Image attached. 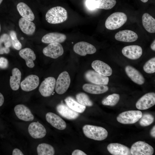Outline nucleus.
I'll return each instance as SVG.
<instances>
[{"mask_svg":"<svg viewBox=\"0 0 155 155\" xmlns=\"http://www.w3.org/2000/svg\"><path fill=\"white\" fill-rule=\"evenodd\" d=\"M150 134L151 136L153 137H155V126L154 125L150 131Z\"/></svg>","mask_w":155,"mask_h":155,"instance_id":"nucleus-43","label":"nucleus"},{"mask_svg":"<svg viewBox=\"0 0 155 155\" xmlns=\"http://www.w3.org/2000/svg\"><path fill=\"white\" fill-rule=\"evenodd\" d=\"M116 3L115 0H97L96 1L95 6L96 8L109 9L113 8Z\"/></svg>","mask_w":155,"mask_h":155,"instance_id":"nucleus-32","label":"nucleus"},{"mask_svg":"<svg viewBox=\"0 0 155 155\" xmlns=\"http://www.w3.org/2000/svg\"><path fill=\"white\" fill-rule=\"evenodd\" d=\"M127 20V15L124 13L115 12L108 17L105 21V26L109 30H114L118 29L126 22Z\"/></svg>","mask_w":155,"mask_h":155,"instance_id":"nucleus-3","label":"nucleus"},{"mask_svg":"<svg viewBox=\"0 0 155 155\" xmlns=\"http://www.w3.org/2000/svg\"><path fill=\"white\" fill-rule=\"evenodd\" d=\"M1 24H0V32H1Z\"/></svg>","mask_w":155,"mask_h":155,"instance_id":"nucleus-47","label":"nucleus"},{"mask_svg":"<svg viewBox=\"0 0 155 155\" xmlns=\"http://www.w3.org/2000/svg\"><path fill=\"white\" fill-rule=\"evenodd\" d=\"M12 74L9 80L10 86L13 90H17L19 89L20 84L21 73L18 68H14L12 70Z\"/></svg>","mask_w":155,"mask_h":155,"instance_id":"nucleus-27","label":"nucleus"},{"mask_svg":"<svg viewBox=\"0 0 155 155\" xmlns=\"http://www.w3.org/2000/svg\"><path fill=\"white\" fill-rule=\"evenodd\" d=\"M11 42L9 36L6 34H2L0 38V54H7L10 51Z\"/></svg>","mask_w":155,"mask_h":155,"instance_id":"nucleus-29","label":"nucleus"},{"mask_svg":"<svg viewBox=\"0 0 155 155\" xmlns=\"http://www.w3.org/2000/svg\"><path fill=\"white\" fill-rule=\"evenodd\" d=\"M13 155H23L22 152L18 148H15L13 151Z\"/></svg>","mask_w":155,"mask_h":155,"instance_id":"nucleus-41","label":"nucleus"},{"mask_svg":"<svg viewBox=\"0 0 155 155\" xmlns=\"http://www.w3.org/2000/svg\"><path fill=\"white\" fill-rule=\"evenodd\" d=\"M82 88L85 92L93 94H102L108 90V87L106 85L89 84H84L82 86Z\"/></svg>","mask_w":155,"mask_h":155,"instance_id":"nucleus-24","label":"nucleus"},{"mask_svg":"<svg viewBox=\"0 0 155 155\" xmlns=\"http://www.w3.org/2000/svg\"><path fill=\"white\" fill-rule=\"evenodd\" d=\"M7 59L4 57L0 58V67L3 69L6 68L8 66Z\"/></svg>","mask_w":155,"mask_h":155,"instance_id":"nucleus-39","label":"nucleus"},{"mask_svg":"<svg viewBox=\"0 0 155 155\" xmlns=\"http://www.w3.org/2000/svg\"><path fill=\"white\" fill-rule=\"evenodd\" d=\"M143 25L145 29L150 33L155 32V19L148 13L143 14L142 18Z\"/></svg>","mask_w":155,"mask_h":155,"instance_id":"nucleus-28","label":"nucleus"},{"mask_svg":"<svg viewBox=\"0 0 155 155\" xmlns=\"http://www.w3.org/2000/svg\"><path fill=\"white\" fill-rule=\"evenodd\" d=\"M138 36L134 32L129 30L119 31L115 35L117 40L125 42H132L137 40Z\"/></svg>","mask_w":155,"mask_h":155,"instance_id":"nucleus-19","label":"nucleus"},{"mask_svg":"<svg viewBox=\"0 0 155 155\" xmlns=\"http://www.w3.org/2000/svg\"><path fill=\"white\" fill-rule=\"evenodd\" d=\"M37 151L38 155H53L55 153L53 146L44 143L39 144L37 148Z\"/></svg>","mask_w":155,"mask_h":155,"instance_id":"nucleus-31","label":"nucleus"},{"mask_svg":"<svg viewBox=\"0 0 155 155\" xmlns=\"http://www.w3.org/2000/svg\"><path fill=\"white\" fill-rule=\"evenodd\" d=\"M119 99V95L114 93L104 98L102 100V103L104 105L113 106L117 104Z\"/></svg>","mask_w":155,"mask_h":155,"instance_id":"nucleus-33","label":"nucleus"},{"mask_svg":"<svg viewBox=\"0 0 155 155\" xmlns=\"http://www.w3.org/2000/svg\"><path fill=\"white\" fill-rule=\"evenodd\" d=\"M39 83V77L36 75H30L26 77L20 83L22 89L29 92L35 89Z\"/></svg>","mask_w":155,"mask_h":155,"instance_id":"nucleus-12","label":"nucleus"},{"mask_svg":"<svg viewBox=\"0 0 155 155\" xmlns=\"http://www.w3.org/2000/svg\"><path fill=\"white\" fill-rule=\"evenodd\" d=\"M95 0H86V4L87 8L90 10H93L96 8Z\"/></svg>","mask_w":155,"mask_h":155,"instance_id":"nucleus-38","label":"nucleus"},{"mask_svg":"<svg viewBox=\"0 0 155 155\" xmlns=\"http://www.w3.org/2000/svg\"><path fill=\"white\" fill-rule=\"evenodd\" d=\"M19 25L21 31L28 35H32L35 30L36 26L34 24L23 17L20 19Z\"/></svg>","mask_w":155,"mask_h":155,"instance_id":"nucleus-25","label":"nucleus"},{"mask_svg":"<svg viewBox=\"0 0 155 155\" xmlns=\"http://www.w3.org/2000/svg\"><path fill=\"white\" fill-rule=\"evenodd\" d=\"M28 130L30 135L35 139L42 138L46 133L45 128L38 121L31 123L28 126Z\"/></svg>","mask_w":155,"mask_h":155,"instance_id":"nucleus-15","label":"nucleus"},{"mask_svg":"<svg viewBox=\"0 0 155 155\" xmlns=\"http://www.w3.org/2000/svg\"><path fill=\"white\" fill-rule=\"evenodd\" d=\"M65 101L70 108L78 113H82L86 109V106L81 104L71 97H67L65 99Z\"/></svg>","mask_w":155,"mask_h":155,"instance_id":"nucleus-30","label":"nucleus"},{"mask_svg":"<svg viewBox=\"0 0 155 155\" xmlns=\"http://www.w3.org/2000/svg\"><path fill=\"white\" fill-rule=\"evenodd\" d=\"M46 119L47 122L58 129L63 130L66 127L65 121L59 116L53 113H47L46 115Z\"/></svg>","mask_w":155,"mask_h":155,"instance_id":"nucleus-16","label":"nucleus"},{"mask_svg":"<svg viewBox=\"0 0 155 155\" xmlns=\"http://www.w3.org/2000/svg\"><path fill=\"white\" fill-rule=\"evenodd\" d=\"M126 73L128 76L134 82L139 85L143 84L145 79L142 74L133 67L127 65L125 68Z\"/></svg>","mask_w":155,"mask_h":155,"instance_id":"nucleus-21","label":"nucleus"},{"mask_svg":"<svg viewBox=\"0 0 155 155\" xmlns=\"http://www.w3.org/2000/svg\"><path fill=\"white\" fill-rule=\"evenodd\" d=\"M91 65L95 71L103 75L110 76L112 73V70L111 67L101 61L95 60L92 62Z\"/></svg>","mask_w":155,"mask_h":155,"instance_id":"nucleus-20","label":"nucleus"},{"mask_svg":"<svg viewBox=\"0 0 155 155\" xmlns=\"http://www.w3.org/2000/svg\"><path fill=\"white\" fill-rule=\"evenodd\" d=\"M72 155H86L85 153L79 150H75L73 151L72 154Z\"/></svg>","mask_w":155,"mask_h":155,"instance_id":"nucleus-40","label":"nucleus"},{"mask_svg":"<svg viewBox=\"0 0 155 155\" xmlns=\"http://www.w3.org/2000/svg\"><path fill=\"white\" fill-rule=\"evenodd\" d=\"M17 8L19 13L23 18L31 21L34 20V15L30 8L26 3L20 2L17 4Z\"/></svg>","mask_w":155,"mask_h":155,"instance_id":"nucleus-26","label":"nucleus"},{"mask_svg":"<svg viewBox=\"0 0 155 155\" xmlns=\"http://www.w3.org/2000/svg\"><path fill=\"white\" fill-rule=\"evenodd\" d=\"M42 52L47 57L56 59L63 55L64 50L61 44L55 42L50 43L43 49Z\"/></svg>","mask_w":155,"mask_h":155,"instance_id":"nucleus-8","label":"nucleus"},{"mask_svg":"<svg viewBox=\"0 0 155 155\" xmlns=\"http://www.w3.org/2000/svg\"><path fill=\"white\" fill-rule=\"evenodd\" d=\"M155 104V93L154 92L146 94L137 102L136 108L139 110L147 109Z\"/></svg>","mask_w":155,"mask_h":155,"instance_id":"nucleus-9","label":"nucleus"},{"mask_svg":"<svg viewBox=\"0 0 155 155\" xmlns=\"http://www.w3.org/2000/svg\"><path fill=\"white\" fill-rule=\"evenodd\" d=\"M154 117L150 114L146 113L142 115L140 119L139 123L142 126H147L152 124L154 121Z\"/></svg>","mask_w":155,"mask_h":155,"instance_id":"nucleus-35","label":"nucleus"},{"mask_svg":"<svg viewBox=\"0 0 155 155\" xmlns=\"http://www.w3.org/2000/svg\"><path fill=\"white\" fill-rule=\"evenodd\" d=\"M10 36L13 47L17 50L20 49L22 48V45L17 38L16 32L14 31H11Z\"/></svg>","mask_w":155,"mask_h":155,"instance_id":"nucleus-37","label":"nucleus"},{"mask_svg":"<svg viewBox=\"0 0 155 155\" xmlns=\"http://www.w3.org/2000/svg\"><path fill=\"white\" fill-rule=\"evenodd\" d=\"M85 77L88 82L95 84L107 85L109 82L107 76L102 75L95 70L88 71L85 73Z\"/></svg>","mask_w":155,"mask_h":155,"instance_id":"nucleus-10","label":"nucleus"},{"mask_svg":"<svg viewBox=\"0 0 155 155\" xmlns=\"http://www.w3.org/2000/svg\"><path fill=\"white\" fill-rule=\"evenodd\" d=\"M67 18L66 10L63 7L59 6L51 8L46 12L45 19L50 24H56L63 22Z\"/></svg>","mask_w":155,"mask_h":155,"instance_id":"nucleus-1","label":"nucleus"},{"mask_svg":"<svg viewBox=\"0 0 155 155\" xmlns=\"http://www.w3.org/2000/svg\"><path fill=\"white\" fill-rule=\"evenodd\" d=\"M73 50L75 53L82 56L93 54L96 51V48L93 45L83 41L76 43L73 46Z\"/></svg>","mask_w":155,"mask_h":155,"instance_id":"nucleus-11","label":"nucleus"},{"mask_svg":"<svg viewBox=\"0 0 155 155\" xmlns=\"http://www.w3.org/2000/svg\"><path fill=\"white\" fill-rule=\"evenodd\" d=\"M21 38V39H23V38L22 37V38Z\"/></svg>","mask_w":155,"mask_h":155,"instance_id":"nucleus-48","label":"nucleus"},{"mask_svg":"<svg viewBox=\"0 0 155 155\" xmlns=\"http://www.w3.org/2000/svg\"><path fill=\"white\" fill-rule=\"evenodd\" d=\"M4 102V98L3 94L0 92V106L3 104Z\"/></svg>","mask_w":155,"mask_h":155,"instance_id":"nucleus-42","label":"nucleus"},{"mask_svg":"<svg viewBox=\"0 0 155 155\" xmlns=\"http://www.w3.org/2000/svg\"><path fill=\"white\" fill-rule=\"evenodd\" d=\"M107 149L113 155H131L130 149L127 147L118 143H112L108 145Z\"/></svg>","mask_w":155,"mask_h":155,"instance_id":"nucleus-18","label":"nucleus"},{"mask_svg":"<svg viewBox=\"0 0 155 155\" xmlns=\"http://www.w3.org/2000/svg\"><path fill=\"white\" fill-rule=\"evenodd\" d=\"M56 80L52 77H47L42 82L39 88L41 95L45 97L52 95L55 88Z\"/></svg>","mask_w":155,"mask_h":155,"instance_id":"nucleus-7","label":"nucleus"},{"mask_svg":"<svg viewBox=\"0 0 155 155\" xmlns=\"http://www.w3.org/2000/svg\"><path fill=\"white\" fill-rule=\"evenodd\" d=\"M150 47L151 49L153 51H155V40L153 41V42L151 44Z\"/></svg>","mask_w":155,"mask_h":155,"instance_id":"nucleus-44","label":"nucleus"},{"mask_svg":"<svg viewBox=\"0 0 155 155\" xmlns=\"http://www.w3.org/2000/svg\"><path fill=\"white\" fill-rule=\"evenodd\" d=\"M143 3H146L147 2L148 0H140Z\"/></svg>","mask_w":155,"mask_h":155,"instance_id":"nucleus-45","label":"nucleus"},{"mask_svg":"<svg viewBox=\"0 0 155 155\" xmlns=\"http://www.w3.org/2000/svg\"><path fill=\"white\" fill-rule=\"evenodd\" d=\"M3 0H0V5L2 3V1H3Z\"/></svg>","mask_w":155,"mask_h":155,"instance_id":"nucleus-46","label":"nucleus"},{"mask_svg":"<svg viewBox=\"0 0 155 155\" xmlns=\"http://www.w3.org/2000/svg\"><path fill=\"white\" fill-rule=\"evenodd\" d=\"M20 56L24 59L27 66L30 68L34 66V61L36 59V56L34 51L29 48L22 49L19 52Z\"/></svg>","mask_w":155,"mask_h":155,"instance_id":"nucleus-22","label":"nucleus"},{"mask_svg":"<svg viewBox=\"0 0 155 155\" xmlns=\"http://www.w3.org/2000/svg\"><path fill=\"white\" fill-rule=\"evenodd\" d=\"M123 54L131 59L135 60L140 57L142 54V50L141 46L137 45L126 46L122 50Z\"/></svg>","mask_w":155,"mask_h":155,"instance_id":"nucleus-14","label":"nucleus"},{"mask_svg":"<svg viewBox=\"0 0 155 155\" xmlns=\"http://www.w3.org/2000/svg\"><path fill=\"white\" fill-rule=\"evenodd\" d=\"M82 129L85 136L89 138L98 141H102L107 137L108 133L104 128L89 125L83 126Z\"/></svg>","mask_w":155,"mask_h":155,"instance_id":"nucleus-2","label":"nucleus"},{"mask_svg":"<svg viewBox=\"0 0 155 155\" xmlns=\"http://www.w3.org/2000/svg\"><path fill=\"white\" fill-rule=\"evenodd\" d=\"M76 98L77 102L82 105L90 106L93 105L92 101L85 93L80 92L78 93L76 95Z\"/></svg>","mask_w":155,"mask_h":155,"instance_id":"nucleus-34","label":"nucleus"},{"mask_svg":"<svg viewBox=\"0 0 155 155\" xmlns=\"http://www.w3.org/2000/svg\"><path fill=\"white\" fill-rule=\"evenodd\" d=\"M144 71L148 73L155 72V57H154L147 61L143 66Z\"/></svg>","mask_w":155,"mask_h":155,"instance_id":"nucleus-36","label":"nucleus"},{"mask_svg":"<svg viewBox=\"0 0 155 155\" xmlns=\"http://www.w3.org/2000/svg\"><path fill=\"white\" fill-rule=\"evenodd\" d=\"M141 111L138 110L125 111L120 114L117 118L119 122L123 124H131L138 121L142 117Z\"/></svg>","mask_w":155,"mask_h":155,"instance_id":"nucleus-4","label":"nucleus"},{"mask_svg":"<svg viewBox=\"0 0 155 155\" xmlns=\"http://www.w3.org/2000/svg\"><path fill=\"white\" fill-rule=\"evenodd\" d=\"M56 110L61 116L69 120L75 119L79 115V113L72 110L67 105L63 103L58 104Z\"/></svg>","mask_w":155,"mask_h":155,"instance_id":"nucleus-17","label":"nucleus"},{"mask_svg":"<svg viewBox=\"0 0 155 155\" xmlns=\"http://www.w3.org/2000/svg\"><path fill=\"white\" fill-rule=\"evenodd\" d=\"M66 36L64 34L57 32H53L47 33L42 38V42L45 43H61L66 39Z\"/></svg>","mask_w":155,"mask_h":155,"instance_id":"nucleus-23","label":"nucleus"},{"mask_svg":"<svg viewBox=\"0 0 155 155\" xmlns=\"http://www.w3.org/2000/svg\"><path fill=\"white\" fill-rule=\"evenodd\" d=\"M130 150L132 155H152L154 152V148L151 146L141 141L134 143Z\"/></svg>","mask_w":155,"mask_h":155,"instance_id":"nucleus-5","label":"nucleus"},{"mask_svg":"<svg viewBox=\"0 0 155 155\" xmlns=\"http://www.w3.org/2000/svg\"><path fill=\"white\" fill-rule=\"evenodd\" d=\"M14 111L16 116L20 120L28 121H32L34 119V116L30 110L24 104L16 105Z\"/></svg>","mask_w":155,"mask_h":155,"instance_id":"nucleus-13","label":"nucleus"},{"mask_svg":"<svg viewBox=\"0 0 155 155\" xmlns=\"http://www.w3.org/2000/svg\"><path fill=\"white\" fill-rule=\"evenodd\" d=\"M71 79L69 74L66 71L61 73L56 82L55 89L57 93L62 94L67 90L70 86Z\"/></svg>","mask_w":155,"mask_h":155,"instance_id":"nucleus-6","label":"nucleus"}]
</instances>
